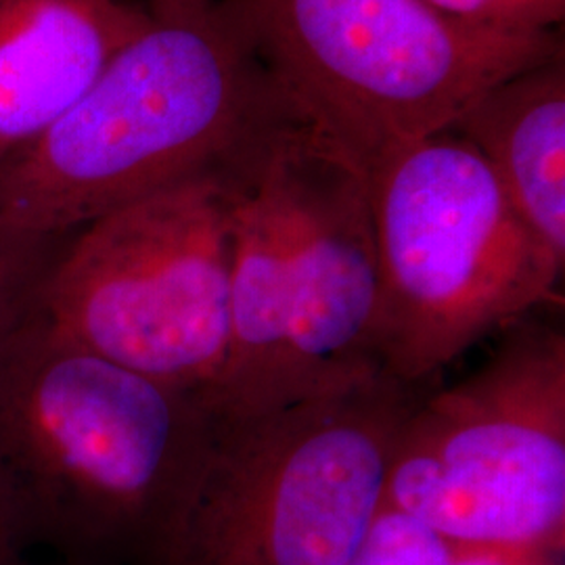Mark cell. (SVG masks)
I'll return each mask as SVG.
<instances>
[{"mask_svg":"<svg viewBox=\"0 0 565 565\" xmlns=\"http://www.w3.org/2000/svg\"><path fill=\"white\" fill-rule=\"evenodd\" d=\"M212 417L203 392L105 361L41 315L0 348V515L21 553L153 565Z\"/></svg>","mask_w":565,"mask_h":565,"instance_id":"1","label":"cell"},{"mask_svg":"<svg viewBox=\"0 0 565 565\" xmlns=\"http://www.w3.org/2000/svg\"><path fill=\"white\" fill-rule=\"evenodd\" d=\"M298 124L216 0L151 18L72 109L0 166V216L74 233L163 186L247 170Z\"/></svg>","mask_w":565,"mask_h":565,"instance_id":"2","label":"cell"},{"mask_svg":"<svg viewBox=\"0 0 565 565\" xmlns=\"http://www.w3.org/2000/svg\"><path fill=\"white\" fill-rule=\"evenodd\" d=\"M371 179L298 124L243 179L233 221L231 340L216 415L306 403L377 375Z\"/></svg>","mask_w":565,"mask_h":565,"instance_id":"3","label":"cell"},{"mask_svg":"<svg viewBox=\"0 0 565 565\" xmlns=\"http://www.w3.org/2000/svg\"><path fill=\"white\" fill-rule=\"evenodd\" d=\"M285 102L363 170L448 132L492 86L564 55L422 0H216Z\"/></svg>","mask_w":565,"mask_h":565,"instance_id":"4","label":"cell"},{"mask_svg":"<svg viewBox=\"0 0 565 565\" xmlns=\"http://www.w3.org/2000/svg\"><path fill=\"white\" fill-rule=\"evenodd\" d=\"M415 390L377 375L331 396L212 417L153 565H345L384 505Z\"/></svg>","mask_w":565,"mask_h":565,"instance_id":"5","label":"cell"},{"mask_svg":"<svg viewBox=\"0 0 565 565\" xmlns=\"http://www.w3.org/2000/svg\"><path fill=\"white\" fill-rule=\"evenodd\" d=\"M369 179L373 345L385 377L415 390L492 331L557 298L564 258L457 132L406 145Z\"/></svg>","mask_w":565,"mask_h":565,"instance_id":"6","label":"cell"},{"mask_svg":"<svg viewBox=\"0 0 565 565\" xmlns=\"http://www.w3.org/2000/svg\"><path fill=\"white\" fill-rule=\"evenodd\" d=\"M382 511L457 548L562 555L564 333L520 327L461 382L415 398L390 459Z\"/></svg>","mask_w":565,"mask_h":565,"instance_id":"7","label":"cell"},{"mask_svg":"<svg viewBox=\"0 0 565 565\" xmlns=\"http://www.w3.org/2000/svg\"><path fill=\"white\" fill-rule=\"evenodd\" d=\"M252 168L191 177L74 231L42 319L105 361L207 396L228 352L235 203Z\"/></svg>","mask_w":565,"mask_h":565,"instance_id":"8","label":"cell"},{"mask_svg":"<svg viewBox=\"0 0 565 565\" xmlns=\"http://www.w3.org/2000/svg\"><path fill=\"white\" fill-rule=\"evenodd\" d=\"M149 23L126 0H0V166L72 109Z\"/></svg>","mask_w":565,"mask_h":565,"instance_id":"9","label":"cell"},{"mask_svg":"<svg viewBox=\"0 0 565 565\" xmlns=\"http://www.w3.org/2000/svg\"><path fill=\"white\" fill-rule=\"evenodd\" d=\"M490 166L536 235L565 260V60L492 86L452 128Z\"/></svg>","mask_w":565,"mask_h":565,"instance_id":"10","label":"cell"},{"mask_svg":"<svg viewBox=\"0 0 565 565\" xmlns=\"http://www.w3.org/2000/svg\"><path fill=\"white\" fill-rule=\"evenodd\" d=\"M72 233H41L0 216V348L42 315L44 285Z\"/></svg>","mask_w":565,"mask_h":565,"instance_id":"11","label":"cell"},{"mask_svg":"<svg viewBox=\"0 0 565 565\" xmlns=\"http://www.w3.org/2000/svg\"><path fill=\"white\" fill-rule=\"evenodd\" d=\"M452 546L415 520L382 511L345 565H450Z\"/></svg>","mask_w":565,"mask_h":565,"instance_id":"12","label":"cell"},{"mask_svg":"<svg viewBox=\"0 0 565 565\" xmlns=\"http://www.w3.org/2000/svg\"><path fill=\"white\" fill-rule=\"evenodd\" d=\"M455 20L511 34L557 32L565 0H422Z\"/></svg>","mask_w":565,"mask_h":565,"instance_id":"13","label":"cell"},{"mask_svg":"<svg viewBox=\"0 0 565 565\" xmlns=\"http://www.w3.org/2000/svg\"><path fill=\"white\" fill-rule=\"evenodd\" d=\"M562 555L511 548H457L452 546L450 565H559Z\"/></svg>","mask_w":565,"mask_h":565,"instance_id":"14","label":"cell"},{"mask_svg":"<svg viewBox=\"0 0 565 565\" xmlns=\"http://www.w3.org/2000/svg\"><path fill=\"white\" fill-rule=\"evenodd\" d=\"M25 555L21 553L11 530L0 515V565H23Z\"/></svg>","mask_w":565,"mask_h":565,"instance_id":"15","label":"cell"},{"mask_svg":"<svg viewBox=\"0 0 565 565\" xmlns=\"http://www.w3.org/2000/svg\"><path fill=\"white\" fill-rule=\"evenodd\" d=\"M149 2V15L153 18H162V15H172V13H181L189 9H198L203 4H210L212 0H147Z\"/></svg>","mask_w":565,"mask_h":565,"instance_id":"16","label":"cell"}]
</instances>
